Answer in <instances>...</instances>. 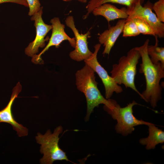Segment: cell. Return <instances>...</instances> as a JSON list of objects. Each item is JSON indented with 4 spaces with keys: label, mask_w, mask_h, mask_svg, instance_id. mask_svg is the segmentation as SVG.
I'll return each mask as SVG.
<instances>
[{
    "label": "cell",
    "mask_w": 164,
    "mask_h": 164,
    "mask_svg": "<svg viewBox=\"0 0 164 164\" xmlns=\"http://www.w3.org/2000/svg\"><path fill=\"white\" fill-rule=\"evenodd\" d=\"M122 32L124 37L135 36L140 34L135 22L129 17L126 19Z\"/></svg>",
    "instance_id": "ac0fdd59"
},
{
    "label": "cell",
    "mask_w": 164,
    "mask_h": 164,
    "mask_svg": "<svg viewBox=\"0 0 164 164\" xmlns=\"http://www.w3.org/2000/svg\"><path fill=\"white\" fill-rule=\"evenodd\" d=\"M92 12L94 16L104 17L108 24L110 21L116 19H126L128 16L126 9H119L109 3L103 4L96 8Z\"/></svg>",
    "instance_id": "4fadbf2b"
},
{
    "label": "cell",
    "mask_w": 164,
    "mask_h": 164,
    "mask_svg": "<svg viewBox=\"0 0 164 164\" xmlns=\"http://www.w3.org/2000/svg\"><path fill=\"white\" fill-rule=\"evenodd\" d=\"M65 22L66 26L72 30L75 36V49L70 53V58L77 61L84 60L93 53L88 49L87 41V38L91 37L90 32L89 31L84 34H80L76 27L72 16H68Z\"/></svg>",
    "instance_id": "9c48e42d"
},
{
    "label": "cell",
    "mask_w": 164,
    "mask_h": 164,
    "mask_svg": "<svg viewBox=\"0 0 164 164\" xmlns=\"http://www.w3.org/2000/svg\"><path fill=\"white\" fill-rule=\"evenodd\" d=\"M152 9L159 20L164 22V0H159L152 5Z\"/></svg>",
    "instance_id": "d6986e66"
},
{
    "label": "cell",
    "mask_w": 164,
    "mask_h": 164,
    "mask_svg": "<svg viewBox=\"0 0 164 164\" xmlns=\"http://www.w3.org/2000/svg\"><path fill=\"white\" fill-rule=\"evenodd\" d=\"M110 104L107 106H104V110L110 114L112 118L117 120L115 126L116 132L126 136L132 133L134 127L140 125H147L150 122L137 119L133 114V107L138 104L135 101L121 107L114 100L110 99Z\"/></svg>",
    "instance_id": "277c9868"
},
{
    "label": "cell",
    "mask_w": 164,
    "mask_h": 164,
    "mask_svg": "<svg viewBox=\"0 0 164 164\" xmlns=\"http://www.w3.org/2000/svg\"><path fill=\"white\" fill-rule=\"evenodd\" d=\"M6 2L16 3L26 7H28V4L26 0H0V4Z\"/></svg>",
    "instance_id": "44dd1931"
},
{
    "label": "cell",
    "mask_w": 164,
    "mask_h": 164,
    "mask_svg": "<svg viewBox=\"0 0 164 164\" xmlns=\"http://www.w3.org/2000/svg\"><path fill=\"white\" fill-rule=\"evenodd\" d=\"M43 7H41L39 10L33 14L31 20L34 21V26L36 27V35L35 39L30 43L25 49V53L29 56L32 57L39 52V48H43L45 46V42L49 38H45L49 31L52 29V26L44 23L42 17Z\"/></svg>",
    "instance_id": "52a82bcc"
},
{
    "label": "cell",
    "mask_w": 164,
    "mask_h": 164,
    "mask_svg": "<svg viewBox=\"0 0 164 164\" xmlns=\"http://www.w3.org/2000/svg\"><path fill=\"white\" fill-rule=\"evenodd\" d=\"M152 6L150 3H147L143 6L141 3H138L131 9H126L128 17H136L144 19L151 27L158 37L163 38L164 23L160 22L153 12Z\"/></svg>",
    "instance_id": "30bf717a"
},
{
    "label": "cell",
    "mask_w": 164,
    "mask_h": 164,
    "mask_svg": "<svg viewBox=\"0 0 164 164\" xmlns=\"http://www.w3.org/2000/svg\"><path fill=\"white\" fill-rule=\"evenodd\" d=\"M154 45H148L147 52L152 62L157 63L159 62L164 65V48L159 46L158 37L155 36Z\"/></svg>",
    "instance_id": "2e32d148"
},
{
    "label": "cell",
    "mask_w": 164,
    "mask_h": 164,
    "mask_svg": "<svg viewBox=\"0 0 164 164\" xmlns=\"http://www.w3.org/2000/svg\"><path fill=\"white\" fill-rule=\"evenodd\" d=\"M50 22L52 26L51 36L48 43L42 51L39 54L32 56V61L34 63L43 64V61L41 57V55L52 46H54L58 48L64 41H68L71 46L75 48V38H71L64 31L65 25L61 23L59 18L54 17L51 19Z\"/></svg>",
    "instance_id": "ba28073f"
},
{
    "label": "cell",
    "mask_w": 164,
    "mask_h": 164,
    "mask_svg": "<svg viewBox=\"0 0 164 164\" xmlns=\"http://www.w3.org/2000/svg\"><path fill=\"white\" fill-rule=\"evenodd\" d=\"M101 46L100 43L95 45L94 46V53L84 61L85 63L96 72L101 78L104 87L106 98L108 99L112 96L114 93H120L123 90L121 87L118 84L111 76L108 75L107 71L98 62L97 56Z\"/></svg>",
    "instance_id": "8992f818"
},
{
    "label": "cell",
    "mask_w": 164,
    "mask_h": 164,
    "mask_svg": "<svg viewBox=\"0 0 164 164\" xmlns=\"http://www.w3.org/2000/svg\"><path fill=\"white\" fill-rule=\"evenodd\" d=\"M149 41L147 39L142 45L135 48L142 58L139 71L143 74L146 82L145 89L140 97L154 108L161 99L162 87L160 81L164 77V65L160 62L155 64L151 61L147 52Z\"/></svg>",
    "instance_id": "6da1fadb"
},
{
    "label": "cell",
    "mask_w": 164,
    "mask_h": 164,
    "mask_svg": "<svg viewBox=\"0 0 164 164\" xmlns=\"http://www.w3.org/2000/svg\"><path fill=\"white\" fill-rule=\"evenodd\" d=\"M126 20L125 19L118 20L115 25L110 27L99 35V43L103 44L104 47L103 54L109 55L116 41L122 32Z\"/></svg>",
    "instance_id": "7c38bea8"
},
{
    "label": "cell",
    "mask_w": 164,
    "mask_h": 164,
    "mask_svg": "<svg viewBox=\"0 0 164 164\" xmlns=\"http://www.w3.org/2000/svg\"><path fill=\"white\" fill-rule=\"evenodd\" d=\"M29 8L28 15L32 16L38 11L41 8V4L39 0H26Z\"/></svg>",
    "instance_id": "ffe728a7"
},
{
    "label": "cell",
    "mask_w": 164,
    "mask_h": 164,
    "mask_svg": "<svg viewBox=\"0 0 164 164\" xmlns=\"http://www.w3.org/2000/svg\"><path fill=\"white\" fill-rule=\"evenodd\" d=\"M21 89V85L19 82L12 90L10 101L7 105L0 111V123H6L11 125L19 137L27 136L28 134V129L26 127L19 123L15 119L12 113V108L15 99L18 97Z\"/></svg>",
    "instance_id": "8fae6325"
},
{
    "label": "cell",
    "mask_w": 164,
    "mask_h": 164,
    "mask_svg": "<svg viewBox=\"0 0 164 164\" xmlns=\"http://www.w3.org/2000/svg\"><path fill=\"white\" fill-rule=\"evenodd\" d=\"M63 0L65 2H69V1H70L72 0ZM77 0L82 3H86L87 2V0Z\"/></svg>",
    "instance_id": "7402d4cb"
},
{
    "label": "cell",
    "mask_w": 164,
    "mask_h": 164,
    "mask_svg": "<svg viewBox=\"0 0 164 164\" xmlns=\"http://www.w3.org/2000/svg\"><path fill=\"white\" fill-rule=\"evenodd\" d=\"M141 57L139 51L132 48L119 59L118 63L112 65L110 73L111 77L118 85H124L126 88H130L137 93L140 96V93L136 88L135 83L137 73V66Z\"/></svg>",
    "instance_id": "3957f363"
},
{
    "label": "cell",
    "mask_w": 164,
    "mask_h": 164,
    "mask_svg": "<svg viewBox=\"0 0 164 164\" xmlns=\"http://www.w3.org/2000/svg\"><path fill=\"white\" fill-rule=\"evenodd\" d=\"M144 1V0H91L86 7L87 12L83 16V19H87L95 8L105 3H112L122 5L126 6L127 9H129L138 3L142 4Z\"/></svg>",
    "instance_id": "9a60e30c"
},
{
    "label": "cell",
    "mask_w": 164,
    "mask_h": 164,
    "mask_svg": "<svg viewBox=\"0 0 164 164\" xmlns=\"http://www.w3.org/2000/svg\"><path fill=\"white\" fill-rule=\"evenodd\" d=\"M95 72L88 65H85L76 73V85L78 89L84 94L87 101V111L85 118L88 121L94 108L101 104L107 106L110 103V98H105L101 94L95 80Z\"/></svg>",
    "instance_id": "7a4b0ae2"
},
{
    "label": "cell",
    "mask_w": 164,
    "mask_h": 164,
    "mask_svg": "<svg viewBox=\"0 0 164 164\" xmlns=\"http://www.w3.org/2000/svg\"><path fill=\"white\" fill-rule=\"evenodd\" d=\"M62 126L56 127L52 133L48 130L43 135L38 133L35 137L36 142L41 145L40 152L43 154L39 160L41 164H52L56 161L66 160L70 161L66 152L61 149L59 145L60 134L62 132Z\"/></svg>",
    "instance_id": "5b68a950"
},
{
    "label": "cell",
    "mask_w": 164,
    "mask_h": 164,
    "mask_svg": "<svg viewBox=\"0 0 164 164\" xmlns=\"http://www.w3.org/2000/svg\"><path fill=\"white\" fill-rule=\"evenodd\" d=\"M135 23L140 33L155 36V34L150 25L144 19L136 17H128Z\"/></svg>",
    "instance_id": "e0dca14e"
},
{
    "label": "cell",
    "mask_w": 164,
    "mask_h": 164,
    "mask_svg": "<svg viewBox=\"0 0 164 164\" xmlns=\"http://www.w3.org/2000/svg\"><path fill=\"white\" fill-rule=\"evenodd\" d=\"M147 126L149 136L147 138H141L139 142L141 145H145L147 150L154 149L157 145L164 142V132L152 123H150Z\"/></svg>",
    "instance_id": "5bb4252c"
}]
</instances>
